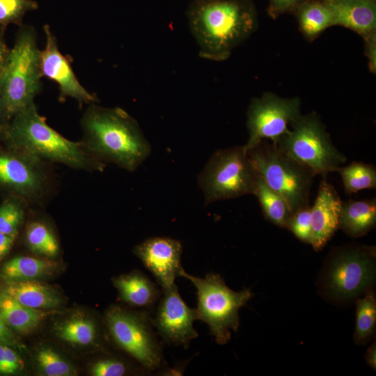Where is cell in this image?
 Segmentation results:
<instances>
[{"label": "cell", "mask_w": 376, "mask_h": 376, "mask_svg": "<svg viewBox=\"0 0 376 376\" xmlns=\"http://www.w3.org/2000/svg\"><path fill=\"white\" fill-rule=\"evenodd\" d=\"M0 141L7 148L45 164H61L86 171H103L106 166L81 141H70L48 125L35 102L1 125Z\"/></svg>", "instance_id": "cell-3"}, {"label": "cell", "mask_w": 376, "mask_h": 376, "mask_svg": "<svg viewBox=\"0 0 376 376\" xmlns=\"http://www.w3.org/2000/svg\"><path fill=\"white\" fill-rule=\"evenodd\" d=\"M45 45L40 50V66L42 77L56 82L58 86L60 101L71 97L82 105L97 102V97L87 91L79 81L70 62L60 52L57 40L49 26L43 27Z\"/></svg>", "instance_id": "cell-14"}, {"label": "cell", "mask_w": 376, "mask_h": 376, "mask_svg": "<svg viewBox=\"0 0 376 376\" xmlns=\"http://www.w3.org/2000/svg\"><path fill=\"white\" fill-rule=\"evenodd\" d=\"M366 359L367 363L374 370H375V367H376V348H375V344L372 345V346L370 347L369 349L368 350L366 355Z\"/></svg>", "instance_id": "cell-40"}, {"label": "cell", "mask_w": 376, "mask_h": 376, "mask_svg": "<svg viewBox=\"0 0 376 376\" xmlns=\"http://www.w3.org/2000/svg\"><path fill=\"white\" fill-rule=\"evenodd\" d=\"M322 1H327V0H322Z\"/></svg>", "instance_id": "cell-42"}, {"label": "cell", "mask_w": 376, "mask_h": 376, "mask_svg": "<svg viewBox=\"0 0 376 376\" xmlns=\"http://www.w3.org/2000/svg\"><path fill=\"white\" fill-rule=\"evenodd\" d=\"M46 166L26 154L0 148V185L26 203L38 202L50 186Z\"/></svg>", "instance_id": "cell-12"}, {"label": "cell", "mask_w": 376, "mask_h": 376, "mask_svg": "<svg viewBox=\"0 0 376 376\" xmlns=\"http://www.w3.org/2000/svg\"><path fill=\"white\" fill-rule=\"evenodd\" d=\"M182 244L166 237L145 240L134 249V253L155 278L161 289L171 287L183 269L181 265Z\"/></svg>", "instance_id": "cell-15"}, {"label": "cell", "mask_w": 376, "mask_h": 376, "mask_svg": "<svg viewBox=\"0 0 376 376\" xmlns=\"http://www.w3.org/2000/svg\"><path fill=\"white\" fill-rule=\"evenodd\" d=\"M105 322L113 343L151 373L166 370L163 350L153 330L150 313L111 306Z\"/></svg>", "instance_id": "cell-9"}, {"label": "cell", "mask_w": 376, "mask_h": 376, "mask_svg": "<svg viewBox=\"0 0 376 376\" xmlns=\"http://www.w3.org/2000/svg\"><path fill=\"white\" fill-rule=\"evenodd\" d=\"M300 32L309 42L334 26L331 10L322 0H307L295 10Z\"/></svg>", "instance_id": "cell-23"}, {"label": "cell", "mask_w": 376, "mask_h": 376, "mask_svg": "<svg viewBox=\"0 0 376 376\" xmlns=\"http://www.w3.org/2000/svg\"><path fill=\"white\" fill-rule=\"evenodd\" d=\"M3 290L22 305L34 309H55L62 303L56 290L37 280L7 283Z\"/></svg>", "instance_id": "cell-19"}, {"label": "cell", "mask_w": 376, "mask_h": 376, "mask_svg": "<svg viewBox=\"0 0 376 376\" xmlns=\"http://www.w3.org/2000/svg\"><path fill=\"white\" fill-rule=\"evenodd\" d=\"M24 199L11 196L0 205V232L17 236L25 215Z\"/></svg>", "instance_id": "cell-29"}, {"label": "cell", "mask_w": 376, "mask_h": 376, "mask_svg": "<svg viewBox=\"0 0 376 376\" xmlns=\"http://www.w3.org/2000/svg\"><path fill=\"white\" fill-rule=\"evenodd\" d=\"M10 49L6 43L4 31L0 29V78L3 71Z\"/></svg>", "instance_id": "cell-39"}, {"label": "cell", "mask_w": 376, "mask_h": 376, "mask_svg": "<svg viewBox=\"0 0 376 376\" xmlns=\"http://www.w3.org/2000/svg\"><path fill=\"white\" fill-rule=\"evenodd\" d=\"M286 228L289 229L299 240L310 243L311 207L308 205L295 212L290 217Z\"/></svg>", "instance_id": "cell-32"}, {"label": "cell", "mask_w": 376, "mask_h": 376, "mask_svg": "<svg viewBox=\"0 0 376 376\" xmlns=\"http://www.w3.org/2000/svg\"><path fill=\"white\" fill-rule=\"evenodd\" d=\"M24 368V361L14 347L0 343V374H15Z\"/></svg>", "instance_id": "cell-34"}, {"label": "cell", "mask_w": 376, "mask_h": 376, "mask_svg": "<svg viewBox=\"0 0 376 376\" xmlns=\"http://www.w3.org/2000/svg\"><path fill=\"white\" fill-rule=\"evenodd\" d=\"M265 217L279 227L285 228L292 214L283 198L258 175L254 194Z\"/></svg>", "instance_id": "cell-25"}, {"label": "cell", "mask_w": 376, "mask_h": 376, "mask_svg": "<svg viewBox=\"0 0 376 376\" xmlns=\"http://www.w3.org/2000/svg\"><path fill=\"white\" fill-rule=\"evenodd\" d=\"M47 315L41 310L22 305L3 289L0 291V315L12 331L22 334L31 333Z\"/></svg>", "instance_id": "cell-21"}, {"label": "cell", "mask_w": 376, "mask_h": 376, "mask_svg": "<svg viewBox=\"0 0 376 376\" xmlns=\"http://www.w3.org/2000/svg\"><path fill=\"white\" fill-rule=\"evenodd\" d=\"M258 173L243 146L217 150L198 176L205 205L254 194Z\"/></svg>", "instance_id": "cell-8"}, {"label": "cell", "mask_w": 376, "mask_h": 376, "mask_svg": "<svg viewBox=\"0 0 376 376\" xmlns=\"http://www.w3.org/2000/svg\"><path fill=\"white\" fill-rule=\"evenodd\" d=\"M376 224V199L350 200L342 203L339 228L352 237L367 234Z\"/></svg>", "instance_id": "cell-20"}, {"label": "cell", "mask_w": 376, "mask_h": 376, "mask_svg": "<svg viewBox=\"0 0 376 376\" xmlns=\"http://www.w3.org/2000/svg\"><path fill=\"white\" fill-rule=\"evenodd\" d=\"M196 320L195 308L186 304L175 284L162 289L152 322L164 342L188 348L191 341L198 336L193 326Z\"/></svg>", "instance_id": "cell-13"}, {"label": "cell", "mask_w": 376, "mask_h": 376, "mask_svg": "<svg viewBox=\"0 0 376 376\" xmlns=\"http://www.w3.org/2000/svg\"><path fill=\"white\" fill-rule=\"evenodd\" d=\"M16 236L0 232V260L10 251Z\"/></svg>", "instance_id": "cell-38"}, {"label": "cell", "mask_w": 376, "mask_h": 376, "mask_svg": "<svg viewBox=\"0 0 376 376\" xmlns=\"http://www.w3.org/2000/svg\"><path fill=\"white\" fill-rule=\"evenodd\" d=\"M54 331L61 340L80 346L95 343L98 336L97 327L93 320L81 315H75L58 322Z\"/></svg>", "instance_id": "cell-24"}, {"label": "cell", "mask_w": 376, "mask_h": 376, "mask_svg": "<svg viewBox=\"0 0 376 376\" xmlns=\"http://www.w3.org/2000/svg\"><path fill=\"white\" fill-rule=\"evenodd\" d=\"M334 26H340L362 38L376 31L375 0H327Z\"/></svg>", "instance_id": "cell-17"}, {"label": "cell", "mask_w": 376, "mask_h": 376, "mask_svg": "<svg viewBox=\"0 0 376 376\" xmlns=\"http://www.w3.org/2000/svg\"><path fill=\"white\" fill-rule=\"evenodd\" d=\"M375 259V246L354 245L337 250L326 278L329 292L340 299H350L361 293L373 281Z\"/></svg>", "instance_id": "cell-11"}, {"label": "cell", "mask_w": 376, "mask_h": 376, "mask_svg": "<svg viewBox=\"0 0 376 376\" xmlns=\"http://www.w3.org/2000/svg\"><path fill=\"white\" fill-rule=\"evenodd\" d=\"M342 201L334 187L323 178L314 204L311 207L310 243L315 251L321 250L339 228Z\"/></svg>", "instance_id": "cell-16"}, {"label": "cell", "mask_w": 376, "mask_h": 376, "mask_svg": "<svg viewBox=\"0 0 376 376\" xmlns=\"http://www.w3.org/2000/svg\"><path fill=\"white\" fill-rule=\"evenodd\" d=\"M88 151L100 162L135 171L150 155L151 147L137 121L120 107L88 104L81 118Z\"/></svg>", "instance_id": "cell-1"}, {"label": "cell", "mask_w": 376, "mask_h": 376, "mask_svg": "<svg viewBox=\"0 0 376 376\" xmlns=\"http://www.w3.org/2000/svg\"><path fill=\"white\" fill-rule=\"evenodd\" d=\"M1 127V112H0V127Z\"/></svg>", "instance_id": "cell-41"}, {"label": "cell", "mask_w": 376, "mask_h": 376, "mask_svg": "<svg viewBox=\"0 0 376 376\" xmlns=\"http://www.w3.org/2000/svg\"><path fill=\"white\" fill-rule=\"evenodd\" d=\"M246 152L258 175L283 198L292 213L309 205L315 176L309 168L267 139Z\"/></svg>", "instance_id": "cell-5"}, {"label": "cell", "mask_w": 376, "mask_h": 376, "mask_svg": "<svg viewBox=\"0 0 376 376\" xmlns=\"http://www.w3.org/2000/svg\"><path fill=\"white\" fill-rule=\"evenodd\" d=\"M301 105L298 97H283L271 92L253 97L246 113L249 139L244 150L247 152L263 139L276 141L301 114Z\"/></svg>", "instance_id": "cell-10"}, {"label": "cell", "mask_w": 376, "mask_h": 376, "mask_svg": "<svg viewBox=\"0 0 376 376\" xmlns=\"http://www.w3.org/2000/svg\"><path fill=\"white\" fill-rule=\"evenodd\" d=\"M40 49L33 26L22 25L0 78L1 125L34 103L41 92Z\"/></svg>", "instance_id": "cell-4"}, {"label": "cell", "mask_w": 376, "mask_h": 376, "mask_svg": "<svg viewBox=\"0 0 376 376\" xmlns=\"http://www.w3.org/2000/svg\"><path fill=\"white\" fill-rule=\"evenodd\" d=\"M38 366L47 376H70L75 374L73 366L53 349L42 347L36 355Z\"/></svg>", "instance_id": "cell-30"}, {"label": "cell", "mask_w": 376, "mask_h": 376, "mask_svg": "<svg viewBox=\"0 0 376 376\" xmlns=\"http://www.w3.org/2000/svg\"><path fill=\"white\" fill-rule=\"evenodd\" d=\"M126 362L115 357H104L95 361L91 367L93 376H123L130 373Z\"/></svg>", "instance_id": "cell-33"}, {"label": "cell", "mask_w": 376, "mask_h": 376, "mask_svg": "<svg viewBox=\"0 0 376 376\" xmlns=\"http://www.w3.org/2000/svg\"><path fill=\"white\" fill-rule=\"evenodd\" d=\"M307 0H269L267 13L276 19L279 16L295 11L301 4Z\"/></svg>", "instance_id": "cell-35"}, {"label": "cell", "mask_w": 376, "mask_h": 376, "mask_svg": "<svg viewBox=\"0 0 376 376\" xmlns=\"http://www.w3.org/2000/svg\"><path fill=\"white\" fill-rule=\"evenodd\" d=\"M274 143L323 178L330 172H336L347 160L333 144L325 125L315 111L301 114Z\"/></svg>", "instance_id": "cell-7"}, {"label": "cell", "mask_w": 376, "mask_h": 376, "mask_svg": "<svg viewBox=\"0 0 376 376\" xmlns=\"http://www.w3.org/2000/svg\"><path fill=\"white\" fill-rule=\"evenodd\" d=\"M180 276L190 281L196 289L197 320L207 324L218 344H226L230 340V330L236 331L239 327L240 309L253 293L249 289L233 291L218 274L209 273L201 278L189 274L183 269Z\"/></svg>", "instance_id": "cell-6"}, {"label": "cell", "mask_w": 376, "mask_h": 376, "mask_svg": "<svg viewBox=\"0 0 376 376\" xmlns=\"http://www.w3.org/2000/svg\"><path fill=\"white\" fill-rule=\"evenodd\" d=\"M365 41V54L368 59L369 70L376 73V31L363 38Z\"/></svg>", "instance_id": "cell-36"}, {"label": "cell", "mask_w": 376, "mask_h": 376, "mask_svg": "<svg viewBox=\"0 0 376 376\" xmlns=\"http://www.w3.org/2000/svg\"><path fill=\"white\" fill-rule=\"evenodd\" d=\"M120 299L150 313L162 295V289L140 271L122 274L113 279Z\"/></svg>", "instance_id": "cell-18"}, {"label": "cell", "mask_w": 376, "mask_h": 376, "mask_svg": "<svg viewBox=\"0 0 376 376\" xmlns=\"http://www.w3.org/2000/svg\"><path fill=\"white\" fill-rule=\"evenodd\" d=\"M187 17L200 56L214 61L227 59L258 24L250 0H194Z\"/></svg>", "instance_id": "cell-2"}, {"label": "cell", "mask_w": 376, "mask_h": 376, "mask_svg": "<svg viewBox=\"0 0 376 376\" xmlns=\"http://www.w3.org/2000/svg\"><path fill=\"white\" fill-rule=\"evenodd\" d=\"M376 299L375 293L368 291L357 301L354 340L358 344L365 343L375 329Z\"/></svg>", "instance_id": "cell-28"}, {"label": "cell", "mask_w": 376, "mask_h": 376, "mask_svg": "<svg viewBox=\"0 0 376 376\" xmlns=\"http://www.w3.org/2000/svg\"><path fill=\"white\" fill-rule=\"evenodd\" d=\"M57 267V263L47 258L17 256L3 265L0 277L5 283L37 280L52 274Z\"/></svg>", "instance_id": "cell-22"}, {"label": "cell", "mask_w": 376, "mask_h": 376, "mask_svg": "<svg viewBox=\"0 0 376 376\" xmlns=\"http://www.w3.org/2000/svg\"><path fill=\"white\" fill-rule=\"evenodd\" d=\"M0 343L7 345L15 349L22 350L24 345L19 340L13 331L6 324L0 315Z\"/></svg>", "instance_id": "cell-37"}, {"label": "cell", "mask_w": 376, "mask_h": 376, "mask_svg": "<svg viewBox=\"0 0 376 376\" xmlns=\"http://www.w3.org/2000/svg\"><path fill=\"white\" fill-rule=\"evenodd\" d=\"M26 242L32 252L45 258L55 257L59 251V244L52 230L43 222L29 223L26 230Z\"/></svg>", "instance_id": "cell-27"}, {"label": "cell", "mask_w": 376, "mask_h": 376, "mask_svg": "<svg viewBox=\"0 0 376 376\" xmlns=\"http://www.w3.org/2000/svg\"><path fill=\"white\" fill-rule=\"evenodd\" d=\"M336 172L340 175L345 191L348 194L376 187V169L373 164L353 162L340 166Z\"/></svg>", "instance_id": "cell-26"}, {"label": "cell", "mask_w": 376, "mask_h": 376, "mask_svg": "<svg viewBox=\"0 0 376 376\" xmlns=\"http://www.w3.org/2000/svg\"><path fill=\"white\" fill-rule=\"evenodd\" d=\"M38 8L36 0H0V29L10 24L22 26L25 15Z\"/></svg>", "instance_id": "cell-31"}]
</instances>
